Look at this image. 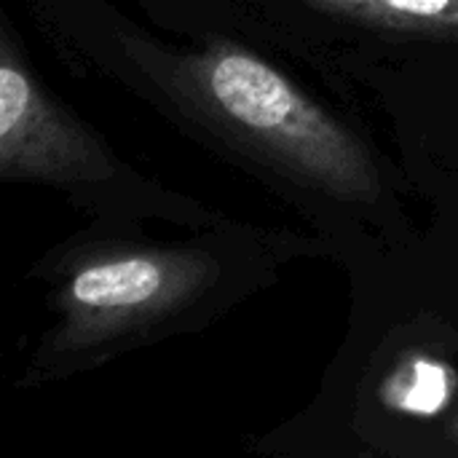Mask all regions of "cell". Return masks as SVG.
Wrapping results in <instances>:
<instances>
[{"label": "cell", "mask_w": 458, "mask_h": 458, "mask_svg": "<svg viewBox=\"0 0 458 458\" xmlns=\"http://www.w3.org/2000/svg\"><path fill=\"white\" fill-rule=\"evenodd\" d=\"M150 70L182 113L282 180L335 201L381 199L365 142L250 48L209 38L196 51H158Z\"/></svg>", "instance_id": "2"}, {"label": "cell", "mask_w": 458, "mask_h": 458, "mask_svg": "<svg viewBox=\"0 0 458 458\" xmlns=\"http://www.w3.org/2000/svg\"><path fill=\"white\" fill-rule=\"evenodd\" d=\"M0 180L48 185L107 215L174 209L48 91L8 24L0 32Z\"/></svg>", "instance_id": "3"}, {"label": "cell", "mask_w": 458, "mask_h": 458, "mask_svg": "<svg viewBox=\"0 0 458 458\" xmlns=\"http://www.w3.org/2000/svg\"><path fill=\"white\" fill-rule=\"evenodd\" d=\"M250 242H142L81 236L48 255L54 325L32 354L24 386L94 370L113 357L207 325L255 290L260 260Z\"/></svg>", "instance_id": "1"}, {"label": "cell", "mask_w": 458, "mask_h": 458, "mask_svg": "<svg viewBox=\"0 0 458 458\" xmlns=\"http://www.w3.org/2000/svg\"><path fill=\"white\" fill-rule=\"evenodd\" d=\"M445 432H448V440H451V443L458 448V413L451 419V424H448V429H445Z\"/></svg>", "instance_id": "5"}, {"label": "cell", "mask_w": 458, "mask_h": 458, "mask_svg": "<svg viewBox=\"0 0 458 458\" xmlns=\"http://www.w3.org/2000/svg\"><path fill=\"white\" fill-rule=\"evenodd\" d=\"M309 8L370 30L458 38V0H301Z\"/></svg>", "instance_id": "4"}]
</instances>
